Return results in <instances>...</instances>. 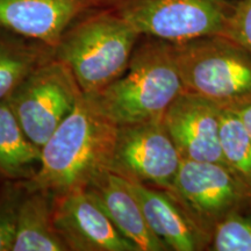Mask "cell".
Returning <instances> with one entry per match:
<instances>
[{
    "label": "cell",
    "mask_w": 251,
    "mask_h": 251,
    "mask_svg": "<svg viewBox=\"0 0 251 251\" xmlns=\"http://www.w3.org/2000/svg\"><path fill=\"white\" fill-rule=\"evenodd\" d=\"M54 56V48L0 28V101L7 100L34 69Z\"/></svg>",
    "instance_id": "2e32d148"
},
{
    "label": "cell",
    "mask_w": 251,
    "mask_h": 251,
    "mask_svg": "<svg viewBox=\"0 0 251 251\" xmlns=\"http://www.w3.org/2000/svg\"><path fill=\"white\" fill-rule=\"evenodd\" d=\"M209 249L215 251H251V218L234 212L216 225Z\"/></svg>",
    "instance_id": "d6986e66"
},
{
    "label": "cell",
    "mask_w": 251,
    "mask_h": 251,
    "mask_svg": "<svg viewBox=\"0 0 251 251\" xmlns=\"http://www.w3.org/2000/svg\"><path fill=\"white\" fill-rule=\"evenodd\" d=\"M221 109L211 100L187 90L172 101L163 124L181 159L227 166L220 142Z\"/></svg>",
    "instance_id": "9c48e42d"
},
{
    "label": "cell",
    "mask_w": 251,
    "mask_h": 251,
    "mask_svg": "<svg viewBox=\"0 0 251 251\" xmlns=\"http://www.w3.org/2000/svg\"><path fill=\"white\" fill-rule=\"evenodd\" d=\"M126 72L93 93L118 126L163 120L169 106L185 90L169 41L141 37Z\"/></svg>",
    "instance_id": "7a4b0ae2"
},
{
    "label": "cell",
    "mask_w": 251,
    "mask_h": 251,
    "mask_svg": "<svg viewBox=\"0 0 251 251\" xmlns=\"http://www.w3.org/2000/svg\"><path fill=\"white\" fill-rule=\"evenodd\" d=\"M54 221L69 251H140L86 190L55 196Z\"/></svg>",
    "instance_id": "30bf717a"
},
{
    "label": "cell",
    "mask_w": 251,
    "mask_h": 251,
    "mask_svg": "<svg viewBox=\"0 0 251 251\" xmlns=\"http://www.w3.org/2000/svg\"><path fill=\"white\" fill-rule=\"evenodd\" d=\"M106 0H0V28L55 48L75 21Z\"/></svg>",
    "instance_id": "8fae6325"
},
{
    "label": "cell",
    "mask_w": 251,
    "mask_h": 251,
    "mask_svg": "<svg viewBox=\"0 0 251 251\" xmlns=\"http://www.w3.org/2000/svg\"><path fill=\"white\" fill-rule=\"evenodd\" d=\"M12 251H69L54 221V196L26 187Z\"/></svg>",
    "instance_id": "5bb4252c"
},
{
    "label": "cell",
    "mask_w": 251,
    "mask_h": 251,
    "mask_svg": "<svg viewBox=\"0 0 251 251\" xmlns=\"http://www.w3.org/2000/svg\"><path fill=\"white\" fill-rule=\"evenodd\" d=\"M220 142L228 169L251 194V139L231 109H221Z\"/></svg>",
    "instance_id": "e0dca14e"
},
{
    "label": "cell",
    "mask_w": 251,
    "mask_h": 251,
    "mask_svg": "<svg viewBox=\"0 0 251 251\" xmlns=\"http://www.w3.org/2000/svg\"><path fill=\"white\" fill-rule=\"evenodd\" d=\"M226 36L240 43L251 52V0L235 2Z\"/></svg>",
    "instance_id": "ffe728a7"
},
{
    "label": "cell",
    "mask_w": 251,
    "mask_h": 251,
    "mask_svg": "<svg viewBox=\"0 0 251 251\" xmlns=\"http://www.w3.org/2000/svg\"><path fill=\"white\" fill-rule=\"evenodd\" d=\"M81 93L71 69L54 54L28 75L7 101L27 136L42 149Z\"/></svg>",
    "instance_id": "8992f818"
},
{
    "label": "cell",
    "mask_w": 251,
    "mask_h": 251,
    "mask_svg": "<svg viewBox=\"0 0 251 251\" xmlns=\"http://www.w3.org/2000/svg\"><path fill=\"white\" fill-rule=\"evenodd\" d=\"M118 125L93 93H81L76 105L42 147L39 170L26 187L52 196L87 190L111 171Z\"/></svg>",
    "instance_id": "6da1fadb"
},
{
    "label": "cell",
    "mask_w": 251,
    "mask_h": 251,
    "mask_svg": "<svg viewBox=\"0 0 251 251\" xmlns=\"http://www.w3.org/2000/svg\"><path fill=\"white\" fill-rule=\"evenodd\" d=\"M184 89L221 108L251 103V52L227 36L172 42Z\"/></svg>",
    "instance_id": "277c9868"
},
{
    "label": "cell",
    "mask_w": 251,
    "mask_h": 251,
    "mask_svg": "<svg viewBox=\"0 0 251 251\" xmlns=\"http://www.w3.org/2000/svg\"><path fill=\"white\" fill-rule=\"evenodd\" d=\"M197 227L207 236L221 220L234 212L251 209V194L227 166L181 159L169 188Z\"/></svg>",
    "instance_id": "52a82bcc"
},
{
    "label": "cell",
    "mask_w": 251,
    "mask_h": 251,
    "mask_svg": "<svg viewBox=\"0 0 251 251\" xmlns=\"http://www.w3.org/2000/svg\"><path fill=\"white\" fill-rule=\"evenodd\" d=\"M231 111L237 115L238 119L242 122L243 127L246 128L247 133L251 139V103H248V105L242 106L240 108L231 109Z\"/></svg>",
    "instance_id": "44dd1931"
},
{
    "label": "cell",
    "mask_w": 251,
    "mask_h": 251,
    "mask_svg": "<svg viewBox=\"0 0 251 251\" xmlns=\"http://www.w3.org/2000/svg\"><path fill=\"white\" fill-rule=\"evenodd\" d=\"M26 192L23 180L4 179L0 183V251L13 250L18 215Z\"/></svg>",
    "instance_id": "ac0fdd59"
},
{
    "label": "cell",
    "mask_w": 251,
    "mask_h": 251,
    "mask_svg": "<svg viewBox=\"0 0 251 251\" xmlns=\"http://www.w3.org/2000/svg\"><path fill=\"white\" fill-rule=\"evenodd\" d=\"M142 35L114 9L103 6L84 14L54 48L83 93H96L124 76Z\"/></svg>",
    "instance_id": "3957f363"
},
{
    "label": "cell",
    "mask_w": 251,
    "mask_h": 251,
    "mask_svg": "<svg viewBox=\"0 0 251 251\" xmlns=\"http://www.w3.org/2000/svg\"><path fill=\"white\" fill-rule=\"evenodd\" d=\"M127 181L140 203L147 224L169 249L197 251L211 246L212 238L197 227L168 191L151 185Z\"/></svg>",
    "instance_id": "7c38bea8"
},
{
    "label": "cell",
    "mask_w": 251,
    "mask_h": 251,
    "mask_svg": "<svg viewBox=\"0 0 251 251\" xmlns=\"http://www.w3.org/2000/svg\"><path fill=\"white\" fill-rule=\"evenodd\" d=\"M86 191L118 230L139 248L140 251L170 250L147 224L140 203L131 192L127 179L108 171Z\"/></svg>",
    "instance_id": "4fadbf2b"
},
{
    "label": "cell",
    "mask_w": 251,
    "mask_h": 251,
    "mask_svg": "<svg viewBox=\"0 0 251 251\" xmlns=\"http://www.w3.org/2000/svg\"><path fill=\"white\" fill-rule=\"evenodd\" d=\"M142 36L184 42L226 36L235 2L230 0H106Z\"/></svg>",
    "instance_id": "5b68a950"
},
{
    "label": "cell",
    "mask_w": 251,
    "mask_h": 251,
    "mask_svg": "<svg viewBox=\"0 0 251 251\" xmlns=\"http://www.w3.org/2000/svg\"><path fill=\"white\" fill-rule=\"evenodd\" d=\"M42 149L27 136L7 100L0 101V179L29 180L40 168Z\"/></svg>",
    "instance_id": "9a60e30c"
},
{
    "label": "cell",
    "mask_w": 251,
    "mask_h": 251,
    "mask_svg": "<svg viewBox=\"0 0 251 251\" xmlns=\"http://www.w3.org/2000/svg\"><path fill=\"white\" fill-rule=\"evenodd\" d=\"M181 157L163 120L118 126L111 171L135 183L169 190Z\"/></svg>",
    "instance_id": "ba28073f"
}]
</instances>
